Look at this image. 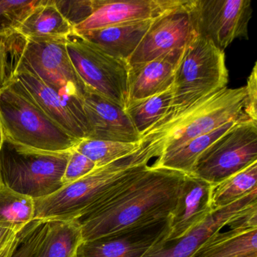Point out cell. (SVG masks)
I'll return each instance as SVG.
<instances>
[{
	"label": "cell",
	"mask_w": 257,
	"mask_h": 257,
	"mask_svg": "<svg viewBox=\"0 0 257 257\" xmlns=\"http://www.w3.org/2000/svg\"><path fill=\"white\" fill-rule=\"evenodd\" d=\"M257 207V189L219 210L190 231L173 240L159 242L141 257H192L213 234L220 231L232 219Z\"/></svg>",
	"instance_id": "obj_12"
},
{
	"label": "cell",
	"mask_w": 257,
	"mask_h": 257,
	"mask_svg": "<svg viewBox=\"0 0 257 257\" xmlns=\"http://www.w3.org/2000/svg\"><path fill=\"white\" fill-rule=\"evenodd\" d=\"M54 3L63 17L74 29L97 10L100 0H54Z\"/></svg>",
	"instance_id": "obj_29"
},
{
	"label": "cell",
	"mask_w": 257,
	"mask_h": 257,
	"mask_svg": "<svg viewBox=\"0 0 257 257\" xmlns=\"http://www.w3.org/2000/svg\"><path fill=\"white\" fill-rule=\"evenodd\" d=\"M257 189V162L214 186L212 210H219Z\"/></svg>",
	"instance_id": "obj_25"
},
{
	"label": "cell",
	"mask_w": 257,
	"mask_h": 257,
	"mask_svg": "<svg viewBox=\"0 0 257 257\" xmlns=\"http://www.w3.org/2000/svg\"><path fill=\"white\" fill-rule=\"evenodd\" d=\"M244 101V86L227 87L183 110L167 112L143 134L140 148L157 159L228 121L246 117L243 113Z\"/></svg>",
	"instance_id": "obj_2"
},
{
	"label": "cell",
	"mask_w": 257,
	"mask_h": 257,
	"mask_svg": "<svg viewBox=\"0 0 257 257\" xmlns=\"http://www.w3.org/2000/svg\"><path fill=\"white\" fill-rule=\"evenodd\" d=\"M172 88L142 100L129 102L125 111L140 135L151 128L171 109Z\"/></svg>",
	"instance_id": "obj_26"
},
{
	"label": "cell",
	"mask_w": 257,
	"mask_h": 257,
	"mask_svg": "<svg viewBox=\"0 0 257 257\" xmlns=\"http://www.w3.org/2000/svg\"><path fill=\"white\" fill-rule=\"evenodd\" d=\"M34 199L4 185L0 186V227L19 234L34 221Z\"/></svg>",
	"instance_id": "obj_24"
},
{
	"label": "cell",
	"mask_w": 257,
	"mask_h": 257,
	"mask_svg": "<svg viewBox=\"0 0 257 257\" xmlns=\"http://www.w3.org/2000/svg\"><path fill=\"white\" fill-rule=\"evenodd\" d=\"M11 80L54 122L72 138L80 141L88 135L86 128L73 112L70 105L58 92L30 72L15 67Z\"/></svg>",
	"instance_id": "obj_15"
},
{
	"label": "cell",
	"mask_w": 257,
	"mask_h": 257,
	"mask_svg": "<svg viewBox=\"0 0 257 257\" xmlns=\"http://www.w3.org/2000/svg\"><path fill=\"white\" fill-rule=\"evenodd\" d=\"M70 151H40L5 139L0 150L3 183L33 199L49 196L63 186Z\"/></svg>",
	"instance_id": "obj_6"
},
{
	"label": "cell",
	"mask_w": 257,
	"mask_h": 257,
	"mask_svg": "<svg viewBox=\"0 0 257 257\" xmlns=\"http://www.w3.org/2000/svg\"><path fill=\"white\" fill-rule=\"evenodd\" d=\"M228 70L224 51L197 35L183 50L173 84L169 112L183 110L227 88Z\"/></svg>",
	"instance_id": "obj_7"
},
{
	"label": "cell",
	"mask_w": 257,
	"mask_h": 257,
	"mask_svg": "<svg viewBox=\"0 0 257 257\" xmlns=\"http://www.w3.org/2000/svg\"><path fill=\"white\" fill-rule=\"evenodd\" d=\"M19 235H18L17 238H16L14 241L12 242L4 250L0 252V257H12L15 249H16V246H17L18 243H19Z\"/></svg>",
	"instance_id": "obj_35"
},
{
	"label": "cell",
	"mask_w": 257,
	"mask_h": 257,
	"mask_svg": "<svg viewBox=\"0 0 257 257\" xmlns=\"http://www.w3.org/2000/svg\"><path fill=\"white\" fill-rule=\"evenodd\" d=\"M169 218L83 241L76 257H141L167 239Z\"/></svg>",
	"instance_id": "obj_13"
},
{
	"label": "cell",
	"mask_w": 257,
	"mask_h": 257,
	"mask_svg": "<svg viewBox=\"0 0 257 257\" xmlns=\"http://www.w3.org/2000/svg\"><path fill=\"white\" fill-rule=\"evenodd\" d=\"M4 141H5V136H4V128H3L2 122H1V118H0V150L2 148Z\"/></svg>",
	"instance_id": "obj_36"
},
{
	"label": "cell",
	"mask_w": 257,
	"mask_h": 257,
	"mask_svg": "<svg viewBox=\"0 0 257 257\" xmlns=\"http://www.w3.org/2000/svg\"><path fill=\"white\" fill-rule=\"evenodd\" d=\"M82 108L88 129L86 138L133 144L141 141V135L121 106L86 90Z\"/></svg>",
	"instance_id": "obj_14"
},
{
	"label": "cell",
	"mask_w": 257,
	"mask_h": 257,
	"mask_svg": "<svg viewBox=\"0 0 257 257\" xmlns=\"http://www.w3.org/2000/svg\"><path fill=\"white\" fill-rule=\"evenodd\" d=\"M183 50H175L153 61L130 67L129 102L156 95L172 88Z\"/></svg>",
	"instance_id": "obj_18"
},
{
	"label": "cell",
	"mask_w": 257,
	"mask_h": 257,
	"mask_svg": "<svg viewBox=\"0 0 257 257\" xmlns=\"http://www.w3.org/2000/svg\"><path fill=\"white\" fill-rule=\"evenodd\" d=\"M42 0H0V37L16 34V30Z\"/></svg>",
	"instance_id": "obj_28"
},
{
	"label": "cell",
	"mask_w": 257,
	"mask_h": 257,
	"mask_svg": "<svg viewBox=\"0 0 257 257\" xmlns=\"http://www.w3.org/2000/svg\"><path fill=\"white\" fill-rule=\"evenodd\" d=\"M178 0H100L97 10L75 27L74 33L102 29L121 24L152 20L170 10Z\"/></svg>",
	"instance_id": "obj_16"
},
{
	"label": "cell",
	"mask_w": 257,
	"mask_h": 257,
	"mask_svg": "<svg viewBox=\"0 0 257 257\" xmlns=\"http://www.w3.org/2000/svg\"><path fill=\"white\" fill-rule=\"evenodd\" d=\"M257 162V121H237L200 156L190 176L216 186Z\"/></svg>",
	"instance_id": "obj_9"
},
{
	"label": "cell",
	"mask_w": 257,
	"mask_h": 257,
	"mask_svg": "<svg viewBox=\"0 0 257 257\" xmlns=\"http://www.w3.org/2000/svg\"><path fill=\"white\" fill-rule=\"evenodd\" d=\"M19 234L13 230L0 227V252L17 238Z\"/></svg>",
	"instance_id": "obj_34"
},
{
	"label": "cell",
	"mask_w": 257,
	"mask_h": 257,
	"mask_svg": "<svg viewBox=\"0 0 257 257\" xmlns=\"http://www.w3.org/2000/svg\"><path fill=\"white\" fill-rule=\"evenodd\" d=\"M67 43V38L31 40L17 34L16 67L30 72L55 90L81 121L87 89L70 61Z\"/></svg>",
	"instance_id": "obj_5"
},
{
	"label": "cell",
	"mask_w": 257,
	"mask_h": 257,
	"mask_svg": "<svg viewBox=\"0 0 257 257\" xmlns=\"http://www.w3.org/2000/svg\"><path fill=\"white\" fill-rule=\"evenodd\" d=\"M153 20L131 22L94 31L73 33L105 53L127 61L138 49Z\"/></svg>",
	"instance_id": "obj_19"
},
{
	"label": "cell",
	"mask_w": 257,
	"mask_h": 257,
	"mask_svg": "<svg viewBox=\"0 0 257 257\" xmlns=\"http://www.w3.org/2000/svg\"><path fill=\"white\" fill-rule=\"evenodd\" d=\"M185 177L150 165L131 174L75 221L83 241L170 217Z\"/></svg>",
	"instance_id": "obj_1"
},
{
	"label": "cell",
	"mask_w": 257,
	"mask_h": 257,
	"mask_svg": "<svg viewBox=\"0 0 257 257\" xmlns=\"http://www.w3.org/2000/svg\"><path fill=\"white\" fill-rule=\"evenodd\" d=\"M83 242L75 221H49L47 231L32 257H75Z\"/></svg>",
	"instance_id": "obj_23"
},
{
	"label": "cell",
	"mask_w": 257,
	"mask_h": 257,
	"mask_svg": "<svg viewBox=\"0 0 257 257\" xmlns=\"http://www.w3.org/2000/svg\"><path fill=\"white\" fill-rule=\"evenodd\" d=\"M4 185L2 181V177H1V173H0V186H2Z\"/></svg>",
	"instance_id": "obj_37"
},
{
	"label": "cell",
	"mask_w": 257,
	"mask_h": 257,
	"mask_svg": "<svg viewBox=\"0 0 257 257\" xmlns=\"http://www.w3.org/2000/svg\"><path fill=\"white\" fill-rule=\"evenodd\" d=\"M192 257H257V228L218 231Z\"/></svg>",
	"instance_id": "obj_21"
},
{
	"label": "cell",
	"mask_w": 257,
	"mask_h": 257,
	"mask_svg": "<svg viewBox=\"0 0 257 257\" xmlns=\"http://www.w3.org/2000/svg\"><path fill=\"white\" fill-rule=\"evenodd\" d=\"M240 119L228 121L209 133L194 138L175 150L162 155L151 166L166 168L191 175L200 156Z\"/></svg>",
	"instance_id": "obj_22"
},
{
	"label": "cell",
	"mask_w": 257,
	"mask_h": 257,
	"mask_svg": "<svg viewBox=\"0 0 257 257\" xmlns=\"http://www.w3.org/2000/svg\"><path fill=\"white\" fill-rule=\"evenodd\" d=\"M197 35L188 0H178L174 7L153 21L127 61L129 67L149 62L172 51L184 49Z\"/></svg>",
	"instance_id": "obj_11"
},
{
	"label": "cell",
	"mask_w": 257,
	"mask_h": 257,
	"mask_svg": "<svg viewBox=\"0 0 257 257\" xmlns=\"http://www.w3.org/2000/svg\"><path fill=\"white\" fill-rule=\"evenodd\" d=\"M151 159L147 152L138 149L129 156L95 168L82 178L64 185L49 196L34 199V220H77L120 182L148 166Z\"/></svg>",
	"instance_id": "obj_3"
},
{
	"label": "cell",
	"mask_w": 257,
	"mask_h": 257,
	"mask_svg": "<svg viewBox=\"0 0 257 257\" xmlns=\"http://www.w3.org/2000/svg\"><path fill=\"white\" fill-rule=\"evenodd\" d=\"M139 147V143L133 144L83 138L74 149L90 159L96 168H100L132 154Z\"/></svg>",
	"instance_id": "obj_27"
},
{
	"label": "cell",
	"mask_w": 257,
	"mask_h": 257,
	"mask_svg": "<svg viewBox=\"0 0 257 257\" xmlns=\"http://www.w3.org/2000/svg\"><path fill=\"white\" fill-rule=\"evenodd\" d=\"M257 65L254 64L244 86L245 101L243 113L249 119L257 121Z\"/></svg>",
	"instance_id": "obj_33"
},
{
	"label": "cell",
	"mask_w": 257,
	"mask_h": 257,
	"mask_svg": "<svg viewBox=\"0 0 257 257\" xmlns=\"http://www.w3.org/2000/svg\"><path fill=\"white\" fill-rule=\"evenodd\" d=\"M49 222L34 220L19 233L17 246L12 257H32L43 240Z\"/></svg>",
	"instance_id": "obj_30"
},
{
	"label": "cell",
	"mask_w": 257,
	"mask_h": 257,
	"mask_svg": "<svg viewBox=\"0 0 257 257\" xmlns=\"http://www.w3.org/2000/svg\"><path fill=\"white\" fill-rule=\"evenodd\" d=\"M214 186L193 176L186 175L177 206L169 218L166 240L179 238L202 223L213 212L212 195Z\"/></svg>",
	"instance_id": "obj_17"
},
{
	"label": "cell",
	"mask_w": 257,
	"mask_h": 257,
	"mask_svg": "<svg viewBox=\"0 0 257 257\" xmlns=\"http://www.w3.org/2000/svg\"><path fill=\"white\" fill-rule=\"evenodd\" d=\"M75 257H76V256H75Z\"/></svg>",
	"instance_id": "obj_38"
},
{
	"label": "cell",
	"mask_w": 257,
	"mask_h": 257,
	"mask_svg": "<svg viewBox=\"0 0 257 257\" xmlns=\"http://www.w3.org/2000/svg\"><path fill=\"white\" fill-rule=\"evenodd\" d=\"M67 49L86 89L125 109L129 99L127 61L105 53L74 33L67 38Z\"/></svg>",
	"instance_id": "obj_8"
},
{
	"label": "cell",
	"mask_w": 257,
	"mask_h": 257,
	"mask_svg": "<svg viewBox=\"0 0 257 257\" xmlns=\"http://www.w3.org/2000/svg\"><path fill=\"white\" fill-rule=\"evenodd\" d=\"M0 118L5 139L27 148L65 152L81 141L54 122L13 80L0 91Z\"/></svg>",
	"instance_id": "obj_4"
},
{
	"label": "cell",
	"mask_w": 257,
	"mask_h": 257,
	"mask_svg": "<svg viewBox=\"0 0 257 257\" xmlns=\"http://www.w3.org/2000/svg\"><path fill=\"white\" fill-rule=\"evenodd\" d=\"M198 35L224 51L237 39H248L250 0H188Z\"/></svg>",
	"instance_id": "obj_10"
},
{
	"label": "cell",
	"mask_w": 257,
	"mask_h": 257,
	"mask_svg": "<svg viewBox=\"0 0 257 257\" xmlns=\"http://www.w3.org/2000/svg\"><path fill=\"white\" fill-rule=\"evenodd\" d=\"M96 166L86 156L79 153L74 148L70 151V157L62 178L63 186L70 184L95 169Z\"/></svg>",
	"instance_id": "obj_32"
},
{
	"label": "cell",
	"mask_w": 257,
	"mask_h": 257,
	"mask_svg": "<svg viewBox=\"0 0 257 257\" xmlns=\"http://www.w3.org/2000/svg\"><path fill=\"white\" fill-rule=\"evenodd\" d=\"M73 28L63 17L54 0H42L16 30V34L31 40L67 39Z\"/></svg>",
	"instance_id": "obj_20"
},
{
	"label": "cell",
	"mask_w": 257,
	"mask_h": 257,
	"mask_svg": "<svg viewBox=\"0 0 257 257\" xmlns=\"http://www.w3.org/2000/svg\"><path fill=\"white\" fill-rule=\"evenodd\" d=\"M16 34L0 37V91L13 78L16 65Z\"/></svg>",
	"instance_id": "obj_31"
}]
</instances>
